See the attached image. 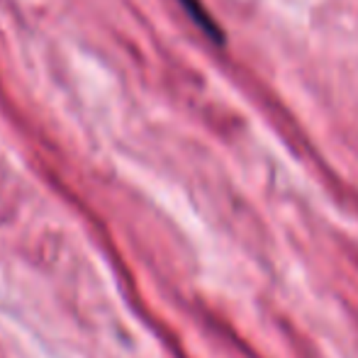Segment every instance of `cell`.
Segmentation results:
<instances>
[{"label":"cell","mask_w":358,"mask_h":358,"mask_svg":"<svg viewBox=\"0 0 358 358\" xmlns=\"http://www.w3.org/2000/svg\"><path fill=\"white\" fill-rule=\"evenodd\" d=\"M180 5H183V10L188 13V17L193 20L195 24H198L200 29H203L205 34H208L210 39H213L215 44H222L224 42V32L220 29V24L215 22V17L208 13V10L203 8V3L200 0H178Z\"/></svg>","instance_id":"6da1fadb"}]
</instances>
